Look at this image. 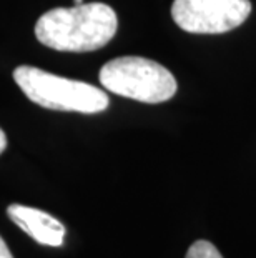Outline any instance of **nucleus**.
Segmentation results:
<instances>
[{
  "label": "nucleus",
  "instance_id": "nucleus-9",
  "mask_svg": "<svg viewBox=\"0 0 256 258\" xmlns=\"http://www.w3.org/2000/svg\"><path fill=\"white\" fill-rule=\"evenodd\" d=\"M83 4V0H73V5H81Z\"/></svg>",
  "mask_w": 256,
  "mask_h": 258
},
{
  "label": "nucleus",
  "instance_id": "nucleus-8",
  "mask_svg": "<svg viewBox=\"0 0 256 258\" xmlns=\"http://www.w3.org/2000/svg\"><path fill=\"white\" fill-rule=\"evenodd\" d=\"M5 148H7V137H5L4 130L0 128V153H4Z\"/></svg>",
  "mask_w": 256,
  "mask_h": 258
},
{
  "label": "nucleus",
  "instance_id": "nucleus-3",
  "mask_svg": "<svg viewBox=\"0 0 256 258\" xmlns=\"http://www.w3.org/2000/svg\"><path fill=\"white\" fill-rule=\"evenodd\" d=\"M103 89L143 103L166 102L177 93V79L155 60L143 57H118L100 70Z\"/></svg>",
  "mask_w": 256,
  "mask_h": 258
},
{
  "label": "nucleus",
  "instance_id": "nucleus-4",
  "mask_svg": "<svg viewBox=\"0 0 256 258\" xmlns=\"http://www.w3.org/2000/svg\"><path fill=\"white\" fill-rule=\"evenodd\" d=\"M251 14L249 0H175L172 17L190 34H225Z\"/></svg>",
  "mask_w": 256,
  "mask_h": 258
},
{
  "label": "nucleus",
  "instance_id": "nucleus-2",
  "mask_svg": "<svg viewBox=\"0 0 256 258\" xmlns=\"http://www.w3.org/2000/svg\"><path fill=\"white\" fill-rule=\"evenodd\" d=\"M14 80L29 100L50 110L100 113L110 103L107 93L94 85L48 74L32 65H19L14 70Z\"/></svg>",
  "mask_w": 256,
  "mask_h": 258
},
{
  "label": "nucleus",
  "instance_id": "nucleus-6",
  "mask_svg": "<svg viewBox=\"0 0 256 258\" xmlns=\"http://www.w3.org/2000/svg\"><path fill=\"white\" fill-rule=\"evenodd\" d=\"M185 258H223L213 243L206 240H198L190 246Z\"/></svg>",
  "mask_w": 256,
  "mask_h": 258
},
{
  "label": "nucleus",
  "instance_id": "nucleus-7",
  "mask_svg": "<svg viewBox=\"0 0 256 258\" xmlns=\"http://www.w3.org/2000/svg\"><path fill=\"white\" fill-rule=\"evenodd\" d=\"M0 258H14V255L10 253V250H9V246L7 243L2 240V237H0Z\"/></svg>",
  "mask_w": 256,
  "mask_h": 258
},
{
  "label": "nucleus",
  "instance_id": "nucleus-5",
  "mask_svg": "<svg viewBox=\"0 0 256 258\" xmlns=\"http://www.w3.org/2000/svg\"><path fill=\"white\" fill-rule=\"evenodd\" d=\"M7 215L15 225L30 235L40 245L62 246L65 238V227L55 217L48 215L39 208H32L25 205H10L7 208Z\"/></svg>",
  "mask_w": 256,
  "mask_h": 258
},
{
  "label": "nucleus",
  "instance_id": "nucleus-1",
  "mask_svg": "<svg viewBox=\"0 0 256 258\" xmlns=\"http://www.w3.org/2000/svg\"><path fill=\"white\" fill-rule=\"evenodd\" d=\"M118 19L102 2L52 9L37 20L35 37L58 52H94L105 47L117 34Z\"/></svg>",
  "mask_w": 256,
  "mask_h": 258
}]
</instances>
